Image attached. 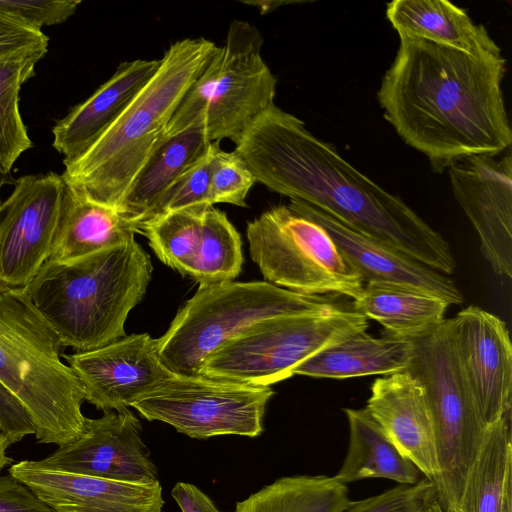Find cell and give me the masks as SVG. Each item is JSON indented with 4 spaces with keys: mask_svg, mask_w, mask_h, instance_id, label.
Returning a JSON list of instances; mask_svg holds the SVG:
<instances>
[{
    "mask_svg": "<svg viewBox=\"0 0 512 512\" xmlns=\"http://www.w3.org/2000/svg\"><path fill=\"white\" fill-rule=\"evenodd\" d=\"M377 97L400 138L443 171L472 156H498L512 143L501 52L468 54L400 36Z\"/></svg>",
    "mask_w": 512,
    "mask_h": 512,
    "instance_id": "cell-1",
    "label": "cell"
},
{
    "mask_svg": "<svg viewBox=\"0 0 512 512\" xmlns=\"http://www.w3.org/2000/svg\"><path fill=\"white\" fill-rule=\"evenodd\" d=\"M235 144L256 182L440 273H453L455 260L441 234L296 116L275 105Z\"/></svg>",
    "mask_w": 512,
    "mask_h": 512,
    "instance_id": "cell-2",
    "label": "cell"
},
{
    "mask_svg": "<svg viewBox=\"0 0 512 512\" xmlns=\"http://www.w3.org/2000/svg\"><path fill=\"white\" fill-rule=\"evenodd\" d=\"M199 37L172 43L153 76L113 124L61 174L77 194L118 210L130 184L164 137L184 95L217 50Z\"/></svg>",
    "mask_w": 512,
    "mask_h": 512,
    "instance_id": "cell-3",
    "label": "cell"
},
{
    "mask_svg": "<svg viewBox=\"0 0 512 512\" xmlns=\"http://www.w3.org/2000/svg\"><path fill=\"white\" fill-rule=\"evenodd\" d=\"M152 270L134 237L73 261H46L24 292L63 348L87 352L126 336L127 316L142 300Z\"/></svg>",
    "mask_w": 512,
    "mask_h": 512,
    "instance_id": "cell-4",
    "label": "cell"
},
{
    "mask_svg": "<svg viewBox=\"0 0 512 512\" xmlns=\"http://www.w3.org/2000/svg\"><path fill=\"white\" fill-rule=\"evenodd\" d=\"M63 346L22 289L0 286V381L28 411L36 439L68 444L84 431L83 389Z\"/></svg>",
    "mask_w": 512,
    "mask_h": 512,
    "instance_id": "cell-5",
    "label": "cell"
},
{
    "mask_svg": "<svg viewBox=\"0 0 512 512\" xmlns=\"http://www.w3.org/2000/svg\"><path fill=\"white\" fill-rule=\"evenodd\" d=\"M341 309L325 296L306 295L267 281L199 284L158 339L162 363L174 374L201 377L207 357L247 327L266 318Z\"/></svg>",
    "mask_w": 512,
    "mask_h": 512,
    "instance_id": "cell-6",
    "label": "cell"
},
{
    "mask_svg": "<svg viewBox=\"0 0 512 512\" xmlns=\"http://www.w3.org/2000/svg\"><path fill=\"white\" fill-rule=\"evenodd\" d=\"M262 45L254 25L232 21L225 44L184 95L164 137L197 130L209 142L235 143L274 107L277 80L262 58Z\"/></svg>",
    "mask_w": 512,
    "mask_h": 512,
    "instance_id": "cell-7",
    "label": "cell"
},
{
    "mask_svg": "<svg viewBox=\"0 0 512 512\" xmlns=\"http://www.w3.org/2000/svg\"><path fill=\"white\" fill-rule=\"evenodd\" d=\"M413 342V355L406 371L425 390L437 451L438 474L433 481L436 501L443 512H451L459 501L487 426L459 365L452 318Z\"/></svg>",
    "mask_w": 512,
    "mask_h": 512,
    "instance_id": "cell-8",
    "label": "cell"
},
{
    "mask_svg": "<svg viewBox=\"0 0 512 512\" xmlns=\"http://www.w3.org/2000/svg\"><path fill=\"white\" fill-rule=\"evenodd\" d=\"M367 318L352 309L281 315L254 323L205 360L201 377L271 386L318 352L367 330Z\"/></svg>",
    "mask_w": 512,
    "mask_h": 512,
    "instance_id": "cell-9",
    "label": "cell"
},
{
    "mask_svg": "<svg viewBox=\"0 0 512 512\" xmlns=\"http://www.w3.org/2000/svg\"><path fill=\"white\" fill-rule=\"evenodd\" d=\"M246 234L264 281L301 294L352 299L364 288L361 275L325 229L288 205L272 207L248 222Z\"/></svg>",
    "mask_w": 512,
    "mask_h": 512,
    "instance_id": "cell-10",
    "label": "cell"
},
{
    "mask_svg": "<svg viewBox=\"0 0 512 512\" xmlns=\"http://www.w3.org/2000/svg\"><path fill=\"white\" fill-rule=\"evenodd\" d=\"M273 394L270 386L175 375L131 407L193 439L257 437Z\"/></svg>",
    "mask_w": 512,
    "mask_h": 512,
    "instance_id": "cell-11",
    "label": "cell"
},
{
    "mask_svg": "<svg viewBox=\"0 0 512 512\" xmlns=\"http://www.w3.org/2000/svg\"><path fill=\"white\" fill-rule=\"evenodd\" d=\"M65 182L61 175H25L0 213V286L24 290L49 257Z\"/></svg>",
    "mask_w": 512,
    "mask_h": 512,
    "instance_id": "cell-12",
    "label": "cell"
},
{
    "mask_svg": "<svg viewBox=\"0 0 512 512\" xmlns=\"http://www.w3.org/2000/svg\"><path fill=\"white\" fill-rule=\"evenodd\" d=\"M141 424L127 408L86 418L83 433L39 461L38 468L136 484H153L158 472L141 437Z\"/></svg>",
    "mask_w": 512,
    "mask_h": 512,
    "instance_id": "cell-13",
    "label": "cell"
},
{
    "mask_svg": "<svg viewBox=\"0 0 512 512\" xmlns=\"http://www.w3.org/2000/svg\"><path fill=\"white\" fill-rule=\"evenodd\" d=\"M62 357L77 377L84 399L104 412L131 407L176 375L162 363L158 339L147 333Z\"/></svg>",
    "mask_w": 512,
    "mask_h": 512,
    "instance_id": "cell-14",
    "label": "cell"
},
{
    "mask_svg": "<svg viewBox=\"0 0 512 512\" xmlns=\"http://www.w3.org/2000/svg\"><path fill=\"white\" fill-rule=\"evenodd\" d=\"M453 195L493 272L512 277V158L472 156L448 168Z\"/></svg>",
    "mask_w": 512,
    "mask_h": 512,
    "instance_id": "cell-15",
    "label": "cell"
},
{
    "mask_svg": "<svg viewBox=\"0 0 512 512\" xmlns=\"http://www.w3.org/2000/svg\"><path fill=\"white\" fill-rule=\"evenodd\" d=\"M453 320L459 365L472 399L488 427L512 408V345L506 323L470 305Z\"/></svg>",
    "mask_w": 512,
    "mask_h": 512,
    "instance_id": "cell-16",
    "label": "cell"
},
{
    "mask_svg": "<svg viewBox=\"0 0 512 512\" xmlns=\"http://www.w3.org/2000/svg\"><path fill=\"white\" fill-rule=\"evenodd\" d=\"M288 206L325 229L344 258L359 272L364 284L406 287L449 304L463 302V295L447 275L346 227L307 203L290 200Z\"/></svg>",
    "mask_w": 512,
    "mask_h": 512,
    "instance_id": "cell-17",
    "label": "cell"
},
{
    "mask_svg": "<svg viewBox=\"0 0 512 512\" xmlns=\"http://www.w3.org/2000/svg\"><path fill=\"white\" fill-rule=\"evenodd\" d=\"M9 474L25 484L53 512H162L159 481L136 484L46 470L24 460Z\"/></svg>",
    "mask_w": 512,
    "mask_h": 512,
    "instance_id": "cell-18",
    "label": "cell"
},
{
    "mask_svg": "<svg viewBox=\"0 0 512 512\" xmlns=\"http://www.w3.org/2000/svg\"><path fill=\"white\" fill-rule=\"evenodd\" d=\"M365 408L401 454L433 482L438 474L435 431L421 383L407 371L377 378Z\"/></svg>",
    "mask_w": 512,
    "mask_h": 512,
    "instance_id": "cell-19",
    "label": "cell"
},
{
    "mask_svg": "<svg viewBox=\"0 0 512 512\" xmlns=\"http://www.w3.org/2000/svg\"><path fill=\"white\" fill-rule=\"evenodd\" d=\"M159 65L160 59L121 63L90 97L54 125L52 145L63 155L64 166L84 154L113 124Z\"/></svg>",
    "mask_w": 512,
    "mask_h": 512,
    "instance_id": "cell-20",
    "label": "cell"
},
{
    "mask_svg": "<svg viewBox=\"0 0 512 512\" xmlns=\"http://www.w3.org/2000/svg\"><path fill=\"white\" fill-rule=\"evenodd\" d=\"M140 233L117 209L77 194L65 183L61 211L51 243L50 262H69L125 243Z\"/></svg>",
    "mask_w": 512,
    "mask_h": 512,
    "instance_id": "cell-21",
    "label": "cell"
},
{
    "mask_svg": "<svg viewBox=\"0 0 512 512\" xmlns=\"http://www.w3.org/2000/svg\"><path fill=\"white\" fill-rule=\"evenodd\" d=\"M386 16L399 37H417L468 54L501 52L482 24L446 0H394Z\"/></svg>",
    "mask_w": 512,
    "mask_h": 512,
    "instance_id": "cell-22",
    "label": "cell"
},
{
    "mask_svg": "<svg viewBox=\"0 0 512 512\" xmlns=\"http://www.w3.org/2000/svg\"><path fill=\"white\" fill-rule=\"evenodd\" d=\"M414 342L364 331L354 333L305 360L294 374L316 378L344 379L366 375H389L406 371Z\"/></svg>",
    "mask_w": 512,
    "mask_h": 512,
    "instance_id": "cell-23",
    "label": "cell"
},
{
    "mask_svg": "<svg viewBox=\"0 0 512 512\" xmlns=\"http://www.w3.org/2000/svg\"><path fill=\"white\" fill-rule=\"evenodd\" d=\"M210 143L197 130L164 137L130 184L118 211L139 227L172 183L207 152Z\"/></svg>",
    "mask_w": 512,
    "mask_h": 512,
    "instance_id": "cell-24",
    "label": "cell"
},
{
    "mask_svg": "<svg viewBox=\"0 0 512 512\" xmlns=\"http://www.w3.org/2000/svg\"><path fill=\"white\" fill-rule=\"evenodd\" d=\"M450 304L421 291L382 284H364L351 309L382 325L387 336L415 341L437 329Z\"/></svg>",
    "mask_w": 512,
    "mask_h": 512,
    "instance_id": "cell-25",
    "label": "cell"
},
{
    "mask_svg": "<svg viewBox=\"0 0 512 512\" xmlns=\"http://www.w3.org/2000/svg\"><path fill=\"white\" fill-rule=\"evenodd\" d=\"M349 426L345 459L334 476L343 484L382 478L413 485L425 477L394 446L366 408L344 410Z\"/></svg>",
    "mask_w": 512,
    "mask_h": 512,
    "instance_id": "cell-26",
    "label": "cell"
},
{
    "mask_svg": "<svg viewBox=\"0 0 512 512\" xmlns=\"http://www.w3.org/2000/svg\"><path fill=\"white\" fill-rule=\"evenodd\" d=\"M512 496L511 410L486 429L451 512H502Z\"/></svg>",
    "mask_w": 512,
    "mask_h": 512,
    "instance_id": "cell-27",
    "label": "cell"
},
{
    "mask_svg": "<svg viewBox=\"0 0 512 512\" xmlns=\"http://www.w3.org/2000/svg\"><path fill=\"white\" fill-rule=\"evenodd\" d=\"M347 485L325 475H293L275 480L236 503L234 512H342Z\"/></svg>",
    "mask_w": 512,
    "mask_h": 512,
    "instance_id": "cell-28",
    "label": "cell"
},
{
    "mask_svg": "<svg viewBox=\"0 0 512 512\" xmlns=\"http://www.w3.org/2000/svg\"><path fill=\"white\" fill-rule=\"evenodd\" d=\"M242 263L240 234L225 212L209 207L203 216L200 244L188 276L199 284L234 281Z\"/></svg>",
    "mask_w": 512,
    "mask_h": 512,
    "instance_id": "cell-29",
    "label": "cell"
},
{
    "mask_svg": "<svg viewBox=\"0 0 512 512\" xmlns=\"http://www.w3.org/2000/svg\"><path fill=\"white\" fill-rule=\"evenodd\" d=\"M40 59L21 56L0 60V175L4 177L33 146L20 114L19 93Z\"/></svg>",
    "mask_w": 512,
    "mask_h": 512,
    "instance_id": "cell-30",
    "label": "cell"
},
{
    "mask_svg": "<svg viewBox=\"0 0 512 512\" xmlns=\"http://www.w3.org/2000/svg\"><path fill=\"white\" fill-rule=\"evenodd\" d=\"M206 210L191 208L169 212L141 223L139 230L161 262L188 275L200 244Z\"/></svg>",
    "mask_w": 512,
    "mask_h": 512,
    "instance_id": "cell-31",
    "label": "cell"
},
{
    "mask_svg": "<svg viewBox=\"0 0 512 512\" xmlns=\"http://www.w3.org/2000/svg\"><path fill=\"white\" fill-rule=\"evenodd\" d=\"M256 180L245 161L235 152L211 143L209 194L212 205L229 203L246 207V196Z\"/></svg>",
    "mask_w": 512,
    "mask_h": 512,
    "instance_id": "cell-32",
    "label": "cell"
},
{
    "mask_svg": "<svg viewBox=\"0 0 512 512\" xmlns=\"http://www.w3.org/2000/svg\"><path fill=\"white\" fill-rule=\"evenodd\" d=\"M211 143L207 152L165 191L145 221L173 211L213 206L209 194Z\"/></svg>",
    "mask_w": 512,
    "mask_h": 512,
    "instance_id": "cell-33",
    "label": "cell"
},
{
    "mask_svg": "<svg viewBox=\"0 0 512 512\" xmlns=\"http://www.w3.org/2000/svg\"><path fill=\"white\" fill-rule=\"evenodd\" d=\"M435 500L434 484L424 478L413 485L398 484L378 495L350 501L342 512H426Z\"/></svg>",
    "mask_w": 512,
    "mask_h": 512,
    "instance_id": "cell-34",
    "label": "cell"
},
{
    "mask_svg": "<svg viewBox=\"0 0 512 512\" xmlns=\"http://www.w3.org/2000/svg\"><path fill=\"white\" fill-rule=\"evenodd\" d=\"M79 0H0V11L35 29L65 22L71 17Z\"/></svg>",
    "mask_w": 512,
    "mask_h": 512,
    "instance_id": "cell-35",
    "label": "cell"
},
{
    "mask_svg": "<svg viewBox=\"0 0 512 512\" xmlns=\"http://www.w3.org/2000/svg\"><path fill=\"white\" fill-rule=\"evenodd\" d=\"M48 37L0 11V60L21 57H43L48 50Z\"/></svg>",
    "mask_w": 512,
    "mask_h": 512,
    "instance_id": "cell-36",
    "label": "cell"
},
{
    "mask_svg": "<svg viewBox=\"0 0 512 512\" xmlns=\"http://www.w3.org/2000/svg\"><path fill=\"white\" fill-rule=\"evenodd\" d=\"M0 432L10 444L35 434L34 423L20 400L0 381Z\"/></svg>",
    "mask_w": 512,
    "mask_h": 512,
    "instance_id": "cell-37",
    "label": "cell"
},
{
    "mask_svg": "<svg viewBox=\"0 0 512 512\" xmlns=\"http://www.w3.org/2000/svg\"><path fill=\"white\" fill-rule=\"evenodd\" d=\"M0 512H53L11 474L0 477Z\"/></svg>",
    "mask_w": 512,
    "mask_h": 512,
    "instance_id": "cell-38",
    "label": "cell"
},
{
    "mask_svg": "<svg viewBox=\"0 0 512 512\" xmlns=\"http://www.w3.org/2000/svg\"><path fill=\"white\" fill-rule=\"evenodd\" d=\"M171 495L182 512H221L212 500L193 484L177 482L171 490Z\"/></svg>",
    "mask_w": 512,
    "mask_h": 512,
    "instance_id": "cell-39",
    "label": "cell"
},
{
    "mask_svg": "<svg viewBox=\"0 0 512 512\" xmlns=\"http://www.w3.org/2000/svg\"><path fill=\"white\" fill-rule=\"evenodd\" d=\"M10 442L8 441V439L5 437V435H3L1 432H0V472L9 464L12 463V459L10 457L7 456L6 454V450L7 448L10 446Z\"/></svg>",
    "mask_w": 512,
    "mask_h": 512,
    "instance_id": "cell-40",
    "label": "cell"
},
{
    "mask_svg": "<svg viewBox=\"0 0 512 512\" xmlns=\"http://www.w3.org/2000/svg\"><path fill=\"white\" fill-rule=\"evenodd\" d=\"M426 512H443L438 502L435 500L426 510Z\"/></svg>",
    "mask_w": 512,
    "mask_h": 512,
    "instance_id": "cell-41",
    "label": "cell"
},
{
    "mask_svg": "<svg viewBox=\"0 0 512 512\" xmlns=\"http://www.w3.org/2000/svg\"><path fill=\"white\" fill-rule=\"evenodd\" d=\"M502 512H512V496H510L504 505Z\"/></svg>",
    "mask_w": 512,
    "mask_h": 512,
    "instance_id": "cell-42",
    "label": "cell"
}]
</instances>
